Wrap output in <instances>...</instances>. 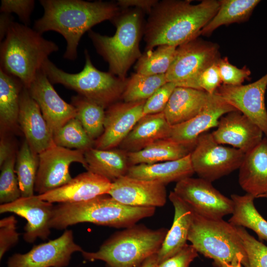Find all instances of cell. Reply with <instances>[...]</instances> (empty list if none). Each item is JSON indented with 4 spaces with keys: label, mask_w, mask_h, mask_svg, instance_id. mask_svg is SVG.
<instances>
[{
    "label": "cell",
    "mask_w": 267,
    "mask_h": 267,
    "mask_svg": "<svg viewBox=\"0 0 267 267\" xmlns=\"http://www.w3.org/2000/svg\"><path fill=\"white\" fill-rule=\"evenodd\" d=\"M220 1L165 0L152 8L144 29L146 50L161 45L178 46L198 38L217 13Z\"/></svg>",
    "instance_id": "1"
},
{
    "label": "cell",
    "mask_w": 267,
    "mask_h": 267,
    "mask_svg": "<svg viewBox=\"0 0 267 267\" xmlns=\"http://www.w3.org/2000/svg\"><path fill=\"white\" fill-rule=\"evenodd\" d=\"M44 12L36 20L33 29L42 34L53 31L61 34L67 46L63 57L74 60L83 35L95 25L112 21L120 13L117 3L82 0H40Z\"/></svg>",
    "instance_id": "2"
},
{
    "label": "cell",
    "mask_w": 267,
    "mask_h": 267,
    "mask_svg": "<svg viewBox=\"0 0 267 267\" xmlns=\"http://www.w3.org/2000/svg\"><path fill=\"white\" fill-rule=\"evenodd\" d=\"M154 207H135L123 204L108 194L74 203L54 206L49 222L51 228L62 230L79 223L90 222L115 228L133 226L152 216Z\"/></svg>",
    "instance_id": "3"
},
{
    "label": "cell",
    "mask_w": 267,
    "mask_h": 267,
    "mask_svg": "<svg viewBox=\"0 0 267 267\" xmlns=\"http://www.w3.org/2000/svg\"><path fill=\"white\" fill-rule=\"evenodd\" d=\"M28 26L13 22L0 42V70L18 78L28 88L50 54L59 50Z\"/></svg>",
    "instance_id": "4"
},
{
    "label": "cell",
    "mask_w": 267,
    "mask_h": 267,
    "mask_svg": "<svg viewBox=\"0 0 267 267\" xmlns=\"http://www.w3.org/2000/svg\"><path fill=\"white\" fill-rule=\"evenodd\" d=\"M168 230L136 224L112 234L97 251L81 254L89 261L104 262L107 267H138L158 253Z\"/></svg>",
    "instance_id": "5"
},
{
    "label": "cell",
    "mask_w": 267,
    "mask_h": 267,
    "mask_svg": "<svg viewBox=\"0 0 267 267\" xmlns=\"http://www.w3.org/2000/svg\"><path fill=\"white\" fill-rule=\"evenodd\" d=\"M116 30L113 36L88 31L97 52L108 63L109 72L126 79L128 71L141 56L139 42L142 34L141 10L134 8L118 14L112 21Z\"/></svg>",
    "instance_id": "6"
},
{
    "label": "cell",
    "mask_w": 267,
    "mask_h": 267,
    "mask_svg": "<svg viewBox=\"0 0 267 267\" xmlns=\"http://www.w3.org/2000/svg\"><path fill=\"white\" fill-rule=\"evenodd\" d=\"M85 63L77 73H69L58 68L49 59L42 69L51 84H61L104 108L122 98L128 78L122 79L110 72H102L92 64L88 51L85 50Z\"/></svg>",
    "instance_id": "7"
},
{
    "label": "cell",
    "mask_w": 267,
    "mask_h": 267,
    "mask_svg": "<svg viewBox=\"0 0 267 267\" xmlns=\"http://www.w3.org/2000/svg\"><path fill=\"white\" fill-rule=\"evenodd\" d=\"M188 240L198 253L214 260L217 267L223 263L241 261L247 265V257L235 226L221 219L201 216L193 211Z\"/></svg>",
    "instance_id": "8"
},
{
    "label": "cell",
    "mask_w": 267,
    "mask_h": 267,
    "mask_svg": "<svg viewBox=\"0 0 267 267\" xmlns=\"http://www.w3.org/2000/svg\"><path fill=\"white\" fill-rule=\"evenodd\" d=\"M245 155L238 149L219 144L206 132L198 137L190 158L195 173L212 182L238 169Z\"/></svg>",
    "instance_id": "9"
},
{
    "label": "cell",
    "mask_w": 267,
    "mask_h": 267,
    "mask_svg": "<svg viewBox=\"0 0 267 267\" xmlns=\"http://www.w3.org/2000/svg\"><path fill=\"white\" fill-rule=\"evenodd\" d=\"M198 215L221 219L232 214L233 202L203 178L188 177L177 182L173 191Z\"/></svg>",
    "instance_id": "10"
},
{
    "label": "cell",
    "mask_w": 267,
    "mask_h": 267,
    "mask_svg": "<svg viewBox=\"0 0 267 267\" xmlns=\"http://www.w3.org/2000/svg\"><path fill=\"white\" fill-rule=\"evenodd\" d=\"M85 150L72 149L55 144L39 154L35 184L38 195L44 194L69 182L72 179L69 167L78 162L86 168Z\"/></svg>",
    "instance_id": "11"
},
{
    "label": "cell",
    "mask_w": 267,
    "mask_h": 267,
    "mask_svg": "<svg viewBox=\"0 0 267 267\" xmlns=\"http://www.w3.org/2000/svg\"><path fill=\"white\" fill-rule=\"evenodd\" d=\"M219 45L196 38L177 47L175 58L166 77L178 85L193 78L220 58Z\"/></svg>",
    "instance_id": "12"
},
{
    "label": "cell",
    "mask_w": 267,
    "mask_h": 267,
    "mask_svg": "<svg viewBox=\"0 0 267 267\" xmlns=\"http://www.w3.org/2000/svg\"><path fill=\"white\" fill-rule=\"evenodd\" d=\"M84 250L74 241L72 230L67 229L59 237L34 245L24 254L15 253L7 261V267H66L72 255Z\"/></svg>",
    "instance_id": "13"
},
{
    "label": "cell",
    "mask_w": 267,
    "mask_h": 267,
    "mask_svg": "<svg viewBox=\"0 0 267 267\" xmlns=\"http://www.w3.org/2000/svg\"><path fill=\"white\" fill-rule=\"evenodd\" d=\"M267 73L255 82L236 86L221 85L215 93L247 116L267 137V111L265 93Z\"/></svg>",
    "instance_id": "14"
},
{
    "label": "cell",
    "mask_w": 267,
    "mask_h": 267,
    "mask_svg": "<svg viewBox=\"0 0 267 267\" xmlns=\"http://www.w3.org/2000/svg\"><path fill=\"white\" fill-rule=\"evenodd\" d=\"M145 101L117 102L109 106L105 111L103 132L94 141L95 148L109 149L119 146L144 116Z\"/></svg>",
    "instance_id": "15"
},
{
    "label": "cell",
    "mask_w": 267,
    "mask_h": 267,
    "mask_svg": "<svg viewBox=\"0 0 267 267\" xmlns=\"http://www.w3.org/2000/svg\"><path fill=\"white\" fill-rule=\"evenodd\" d=\"M27 89L39 106L52 135L68 121L76 117L75 108L58 95L42 68Z\"/></svg>",
    "instance_id": "16"
},
{
    "label": "cell",
    "mask_w": 267,
    "mask_h": 267,
    "mask_svg": "<svg viewBox=\"0 0 267 267\" xmlns=\"http://www.w3.org/2000/svg\"><path fill=\"white\" fill-rule=\"evenodd\" d=\"M54 206L38 195H34L0 204V213H12L24 218L27 223L24 227L23 238L27 242L33 243L38 238L45 240L50 235L49 222Z\"/></svg>",
    "instance_id": "17"
},
{
    "label": "cell",
    "mask_w": 267,
    "mask_h": 267,
    "mask_svg": "<svg viewBox=\"0 0 267 267\" xmlns=\"http://www.w3.org/2000/svg\"><path fill=\"white\" fill-rule=\"evenodd\" d=\"M237 110L215 92L201 111L192 119L172 126L170 139L194 148L198 137L208 130L217 127L220 118Z\"/></svg>",
    "instance_id": "18"
},
{
    "label": "cell",
    "mask_w": 267,
    "mask_h": 267,
    "mask_svg": "<svg viewBox=\"0 0 267 267\" xmlns=\"http://www.w3.org/2000/svg\"><path fill=\"white\" fill-rule=\"evenodd\" d=\"M166 185L161 183L123 176L112 182L108 195L132 207H162L167 201Z\"/></svg>",
    "instance_id": "19"
},
{
    "label": "cell",
    "mask_w": 267,
    "mask_h": 267,
    "mask_svg": "<svg viewBox=\"0 0 267 267\" xmlns=\"http://www.w3.org/2000/svg\"><path fill=\"white\" fill-rule=\"evenodd\" d=\"M211 134L219 144L231 145L246 153L262 141L264 133L247 116L235 110L222 116Z\"/></svg>",
    "instance_id": "20"
},
{
    "label": "cell",
    "mask_w": 267,
    "mask_h": 267,
    "mask_svg": "<svg viewBox=\"0 0 267 267\" xmlns=\"http://www.w3.org/2000/svg\"><path fill=\"white\" fill-rule=\"evenodd\" d=\"M112 183L108 179L87 171L62 186L38 195L52 203H78L108 194Z\"/></svg>",
    "instance_id": "21"
},
{
    "label": "cell",
    "mask_w": 267,
    "mask_h": 267,
    "mask_svg": "<svg viewBox=\"0 0 267 267\" xmlns=\"http://www.w3.org/2000/svg\"><path fill=\"white\" fill-rule=\"evenodd\" d=\"M18 123L25 140L35 153L39 154L54 144L52 134L39 106L25 87L20 96Z\"/></svg>",
    "instance_id": "22"
},
{
    "label": "cell",
    "mask_w": 267,
    "mask_h": 267,
    "mask_svg": "<svg viewBox=\"0 0 267 267\" xmlns=\"http://www.w3.org/2000/svg\"><path fill=\"white\" fill-rule=\"evenodd\" d=\"M239 170V183L246 193L259 198L267 192V137L245 153Z\"/></svg>",
    "instance_id": "23"
},
{
    "label": "cell",
    "mask_w": 267,
    "mask_h": 267,
    "mask_svg": "<svg viewBox=\"0 0 267 267\" xmlns=\"http://www.w3.org/2000/svg\"><path fill=\"white\" fill-rule=\"evenodd\" d=\"M169 198L174 207V218L157 253L158 264L176 254L187 244L193 215L191 208L174 191L170 192Z\"/></svg>",
    "instance_id": "24"
},
{
    "label": "cell",
    "mask_w": 267,
    "mask_h": 267,
    "mask_svg": "<svg viewBox=\"0 0 267 267\" xmlns=\"http://www.w3.org/2000/svg\"><path fill=\"white\" fill-rule=\"evenodd\" d=\"M171 129L163 112L145 115L120 144V148L127 152L138 151L158 140L169 138Z\"/></svg>",
    "instance_id": "25"
},
{
    "label": "cell",
    "mask_w": 267,
    "mask_h": 267,
    "mask_svg": "<svg viewBox=\"0 0 267 267\" xmlns=\"http://www.w3.org/2000/svg\"><path fill=\"white\" fill-rule=\"evenodd\" d=\"M211 95L201 90L176 87L163 111L166 120L173 126L192 119L203 109Z\"/></svg>",
    "instance_id": "26"
},
{
    "label": "cell",
    "mask_w": 267,
    "mask_h": 267,
    "mask_svg": "<svg viewBox=\"0 0 267 267\" xmlns=\"http://www.w3.org/2000/svg\"><path fill=\"white\" fill-rule=\"evenodd\" d=\"M194 173L190 153L178 160L131 166L126 175L135 178L158 182L166 185L191 177Z\"/></svg>",
    "instance_id": "27"
},
{
    "label": "cell",
    "mask_w": 267,
    "mask_h": 267,
    "mask_svg": "<svg viewBox=\"0 0 267 267\" xmlns=\"http://www.w3.org/2000/svg\"><path fill=\"white\" fill-rule=\"evenodd\" d=\"M86 169L113 182L126 176L130 165L127 152L119 148H90L85 151Z\"/></svg>",
    "instance_id": "28"
},
{
    "label": "cell",
    "mask_w": 267,
    "mask_h": 267,
    "mask_svg": "<svg viewBox=\"0 0 267 267\" xmlns=\"http://www.w3.org/2000/svg\"><path fill=\"white\" fill-rule=\"evenodd\" d=\"M192 150L167 138L158 140L138 151L127 152V155L131 166L178 160L189 154Z\"/></svg>",
    "instance_id": "29"
},
{
    "label": "cell",
    "mask_w": 267,
    "mask_h": 267,
    "mask_svg": "<svg viewBox=\"0 0 267 267\" xmlns=\"http://www.w3.org/2000/svg\"><path fill=\"white\" fill-rule=\"evenodd\" d=\"M24 87L16 77L0 70V120L5 129L18 123L20 93Z\"/></svg>",
    "instance_id": "30"
},
{
    "label": "cell",
    "mask_w": 267,
    "mask_h": 267,
    "mask_svg": "<svg viewBox=\"0 0 267 267\" xmlns=\"http://www.w3.org/2000/svg\"><path fill=\"white\" fill-rule=\"evenodd\" d=\"M233 211L228 222L235 226L247 227L253 230L260 239L267 241V221L256 209L251 194H232Z\"/></svg>",
    "instance_id": "31"
},
{
    "label": "cell",
    "mask_w": 267,
    "mask_h": 267,
    "mask_svg": "<svg viewBox=\"0 0 267 267\" xmlns=\"http://www.w3.org/2000/svg\"><path fill=\"white\" fill-rule=\"evenodd\" d=\"M217 13L202 29L200 35L209 36L222 25L248 20L260 0H221Z\"/></svg>",
    "instance_id": "32"
},
{
    "label": "cell",
    "mask_w": 267,
    "mask_h": 267,
    "mask_svg": "<svg viewBox=\"0 0 267 267\" xmlns=\"http://www.w3.org/2000/svg\"><path fill=\"white\" fill-rule=\"evenodd\" d=\"M71 104L76 109V118L89 137L92 140H96L104 131L105 108L80 95L72 97Z\"/></svg>",
    "instance_id": "33"
},
{
    "label": "cell",
    "mask_w": 267,
    "mask_h": 267,
    "mask_svg": "<svg viewBox=\"0 0 267 267\" xmlns=\"http://www.w3.org/2000/svg\"><path fill=\"white\" fill-rule=\"evenodd\" d=\"M38 166V154L32 150L25 140L17 153L15 166L21 197L34 195Z\"/></svg>",
    "instance_id": "34"
},
{
    "label": "cell",
    "mask_w": 267,
    "mask_h": 267,
    "mask_svg": "<svg viewBox=\"0 0 267 267\" xmlns=\"http://www.w3.org/2000/svg\"><path fill=\"white\" fill-rule=\"evenodd\" d=\"M157 47L141 54L134 67L136 73L145 75L166 74L175 58L177 47L169 45Z\"/></svg>",
    "instance_id": "35"
},
{
    "label": "cell",
    "mask_w": 267,
    "mask_h": 267,
    "mask_svg": "<svg viewBox=\"0 0 267 267\" xmlns=\"http://www.w3.org/2000/svg\"><path fill=\"white\" fill-rule=\"evenodd\" d=\"M167 82L165 74H132L128 78L122 98L126 102L146 100Z\"/></svg>",
    "instance_id": "36"
},
{
    "label": "cell",
    "mask_w": 267,
    "mask_h": 267,
    "mask_svg": "<svg viewBox=\"0 0 267 267\" xmlns=\"http://www.w3.org/2000/svg\"><path fill=\"white\" fill-rule=\"evenodd\" d=\"M53 140L57 146L85 151L94 144L76 117L70 119L54 133Z\"/></svg>",
    "instance_id": "37"
},
{
    "label": "cell",
    "mask_w": 267,
    "mask_h": 267,
    "mask_svg": "<svg viewBox=\"0 0 267 267\" xmlns=\"http://www.w3.org/2000/svg\"><path fill=\"white\" fill-rule=\"evenodd\" d=\"M15 162L16 157L14 154L0 166V202L1 204L11 203L21 197L15 170Z\"/></svg>",
    "instance_id": "38"
},
{
    "label": "cell",
    "mask_w": 267,
    "mask_h": 267,
    "mask_svg": "<svg viewBox=\"0 0 267 267\" xmlns=\"http://www.w3.org/2000/svg\"><path fill=\"white\" fill-rule=\"evenodd\" d=\"M236 227L247 255L246 267H267V246L250 234L245 227Z\"/></svg>",
    "instance_id": "39"
},
{
    "label": "cell",
    "mask_w": 267,
    "mask_h": 267,
    "mask_svg": "<svg viewBox=\"0 0 267 267\" xmlns=\"http://www.w3.org/2000/svg\"><path fill=\"white\" fill-rule=\"evenodd\" d=\"M217 62L177 87L190 88L205 91L210 94H214L222 83Z\"/></svg>",
    "instance_id": "40"
},
{
    "label": "cell",
    "mask_w": 267,
    "mask_h": 267,
    "mask_svg": "<svg viewBox=\"0 0 267 267\" xmlns=\"http://www.w3.org/2000/svg\"><path fill=\"white\" fill-rule=\"evenodd\" d=\"M217 65L222 85L240 86L245 80L250 79L251 72L248 68L246 66L237 68L229 62L227 57L220 58Z\"/></svg>",
    "instance_id": "41"
},
{
    "label": "cell",
    "mask_w": 267,
    "mask_h": 267,
    "mask_svg": "<svg viewBox=\"0 0 267 267\" xmlns=\"http://www.w3.org/2000/svg\"><path fill=\"white\" fill-rule=\"evenodd\" d=\"M176 87L175 83L167 82L156 91L145 101L143 106L144 115L163 112Z\"/></svg>",
    "instance_id": "42"
},
{
    "label": "cell",
    "mask_w": 267,
    "mask_h": 267,
    "mask_svg": "<svg viewBox=\"0 0 267 267\" xmlns=\"http://www.w3.org/2000/svg\"><path fill=\"white\" fill-rule=\"evenodd\" d=\"M17 221L13 215L0 221V260L10 248L17 244L19 234L16 231Z\"/></svg>",
    "instance_id": "43"
},
{
    "label": "cell",
    "mask_w": 267,
    "mask_h": 267,
    "mask_svg": "<svg viewBox=\"0 0 267 267\" xmlns=\"http://www.w3.org/2000/svg\"><path fill=\"white\" fill-rule=\"evenodd\" d=\"M35 3L33 0H2L0 11L1 13H15L23 24L28 26Z\"/></svg>",
    "instance_id": "44"
},
{
    "label": "cell",
    "mask_w": 267,
    "mask_h": 267,
    "mask_svg": "<svg viewBox=\"0 0 267 267\" xmlns=\"http://www.w3.org/2000/svg\"><path fill=\"white\" fill-rule=\"evenodd\" d=\"M198 256V252L192 245L186 244L173 256L159 264L157 267H189Z\"/></svg>",
    "instance_id": "45"
},
{
    "label": "cell",
    "mask_w": 267,
    "mask_h": 267,
    "mask_svg": "<svg viewBox=\"0 0 267 267\" xmlns=\"http://www.w3.org/2000/svg\"><path fill=\"white\" fill-rule=\"evenodd\" d=\"M158 2L156 0H119L117 4L119 7H134V8L144 10L149 14Z\"/></svg>",
    "instance_id": "46"
},
{
    "label": "cell",
    "mask_w": 267,
    "mask_h": 267,
    "mask_svg": "<svg viewBox=\"0 0 267 267\" xmlns=\"http://www.w3.org/2000/svg\"><path fill=\"white\" fill-rule=\"evenodd\" d=\"M13 22V18L11 14L1 13L0 16V41L4 39L7 31Z\"/></svg>",
    "instance_id": "47"
},
{
    "label": "cell",
    "mask_w": 267,
    "mask_h": 267,
    "mask_svg": "<svg viewBox=\"0 0 267 267\" xmlns=\"http://www.w3.org/2000/svg\"><path fill=\"white\" fill-rule=\"evenodd\" d=\"M13 155L14 153L10 143L6 139H1L0 142V166H1Z\"/></svg>",
    "instance_id": "48"
},
{
    "label": "cell",
    "mask_w": 267,
    "mask_h": 267,
    "mask_svg": "<svg viewBox=\"0 0 267 267\" xmlns=\"http://www.w3.org/2000/svg\"><path fill=\"white\" fill-rule=\"evenodd\" d=\"M158 265L157 253L146 259L140 267H157Z\"/></svg>",
    "instance_id": "49"
},
{
    "label": "cell",
    "mask_w": 267,
    "mask_h": 267,
    "mask_svg": "<svg viewBox=\"0 0 267 267\" xmlns=\"http://www.w3.org/2000/svg\"><path fill=\"white\" fill-rule=\"evenodd\" d=\"M242 263L241 261H239L236 263H223L217 267H242Z\"/></svg>",
    "instance_id": "50"
},
{
    "label": "cell",
    "mask_w": 267,
    "mask_h": 267,
    "mask_svg": "<svg viewBox=\"0 0 267 267\" xmlns=\"http://www.w3.org/2000/svg\"><path fill=\"white\" fill-rule=\"evenodd\" d=\"M259 198H267V192L261 195Z\"/></svg>",
    "instance_id": "51"
}]
</instances>
